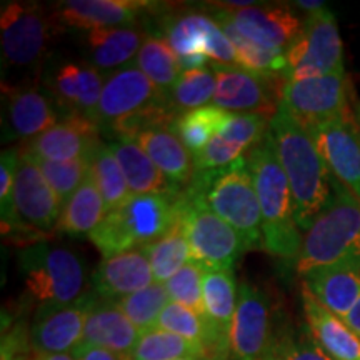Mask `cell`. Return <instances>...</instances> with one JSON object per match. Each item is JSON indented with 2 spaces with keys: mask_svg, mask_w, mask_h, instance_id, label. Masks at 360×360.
<instances>
[{
  "mask_svg": "<svg viewBox=\"0 0 360 360\" xmlns=\"http://www.w3.org/2000/svg\"><path fill=\"white\" fill-rule=\"evenodd\" d=\"M269 135L289 180L295 222L305 233L334 195V177L309 130L278 103Z\"/></svg>",
  "mask_w": 360,
  "mask_h": 360,
  "instance_id": "obj_1",
  "label": "cell"
},
{
  "mask_svg": "<svg viewBox=\"0 0 360 360\" xmlns=\"http://www.w3.org/2000/svg\"><path fill=\"white\" fill-rule=\"evenodd\" d=\"M262 212L264 250L281 259L295 260L304 233L295 222L289 180L267 132L265 139L247 155Z\"/></svg>",
  "mask_w": 360,
  "mask_h": 360,
  "instance_id": "obj_2",
  "label": "cell"
},
{
  "mask_svg": "<svg viewBox=\"0 0 360 360\" xmlns=\"http://www.w3.org/2000/svg\"><path fill=\"white\" fill-rule=\"evenodd\" d=\"M182 192L132 195L124 205L107 214L89 238L103 259L143 249L174 229L182 220Z\"/></svg>",
  "mask_w": 360,
  "mask_h": 360,
  "instance_id": "obj_3",
  "label": "cell"
},
{
  "mask_svg": "<svg viewBox=\"0 0 360 360\" xmlns=\"http://www.w3.org/2000/svg\"><path fill=\"white\" fill-rule=\"evenodd\" d=\"M184 193L236 229L245 250H264L262 212L245 157L229 167L195 172Z\"/></svg>",
  "mask_w": 360,
  "mask_h": 360,
  "instance_id": "obj_4",
  "label": "cell"
},
{
  "mask_svg": "<svg viewBox=\"0 0 360 360\" xmlns=\"http://www.w3.org/2000/svg\"><path fill=\"white\" fill-rule=\"evenodd\" d=\"M335 264L360 265V199L334 179V195L304 233L295 270L304 277Z\"/></svg>",
  "mask_w": 360,
  "mask_h": 360,
  "instance_id": "obj_5",
  "label": "cell"
},
{
  "mask_svg": "<svg viewBox=\"0 0 360 360\" xmlns=\"http://www.w3.org/2000/svg\"><path fill=\"white\" fill-rule=\"evenodd\" d=\"M27 292L39 307L77 302L87 294V265L69 247L35 242L19 252Z\"/></svg>",
  "mask_w": 360,
  "mask_h": 360,
  "instance_id": "obj_6",
  "label": "cell"
},
{
  "mask_svg": "<svg viewBox=\"0 0 360 360\" xmlns=\"http://www.w3.org/2000/svg\"><path fill=\"white\" fill-rule=\"evenodd\" d=\"M283 80L345 74L339 25L328 8L309 13L299 37L285 52Z\"/></svg>",
  "mask_w": 360,
  "mask_h": 360,
  "instance_id": "obj_7",
  "label": "cell"
},
{
  "mask_svg": "<svg viewBox=\"0 0 360 360\" xmlns=\"http://www.w3.org/2000/svg\"><path fill=\"white\" fill-rule=\"evenodd\" d=\"M180 224L187 237L192 260L202 265L204 270L233 269L237 259L245 250L236 229L186 193Z\"/></svg>",
  "mask_w": 360,
  "mask_h": 360,
  "instance_id": "obj_8",
  "label": "cell"
},
{
  "mask_svg": "<svg viewBox=\"0 0 360 360\" xmlns=\"http://www.w3.org/2000/svg\"><path fill=\"white\" fill-rule=\"evenodd\" d=\"M350 85L345 74L290 79L282 82L281 105L304 127L347 115Z\"/></svg>",
  "mask_w": 360,
  "mask_h": 360,
  "instance_id": "obj_9",
  "label": "cell"
},
{
  "mask_svg": "<svg viewBox=\"0 0 360 360\" xmlns=\"http://www.w3.org/2000/svg\"><path fill=\"white\" fill-rule=\"evenodd\" d=\"M274 334L276 327L269 295L252 282L242 281L229 335V360H262Z\"/></svg>",
  "mask_w": 360,
  "mask_h": 360,
  "instance_id": "obj_10",
  "label": "cell"
},
{
  "mask_svg": "<svg viewBox=\"0 0 360 360\" xmlns=\"http://www.w3.org/2000/svg\"><path fill=\"white\" fill-rule=\"evenodd\" d=\"M0 32L4 62L27 69L42 60L51 37V22L39 4L8 2L2 7Z\"/></svg>",
  "mask_w": 360,
  "mask_h": 360,
  "instance_id": "obj_11",
  "label": "cell"
},
{
  "mask_svg": "<svg viewBox=\"0 0 360 360\" xmlns=\"http://www.w3.org/2000/svg\"><path fill=\"white\" fill-rule=\"evenodd\" d=\"M164 102H167V97L137 65L129 64L112 72L105 79L97 110V124L101 129L112 132L125 120Z\"/></svg>",
  "mask_w": 360,
  "mask_h": 360,
  "instance_id": "obj_12",
  "label": "cell"
},
{
  "mask_svg": "<svg viewBox=\"0 0 360 360\" xmlns=\"http://www.w3.org/2000/svg\"><path fill=\"white\" fill-rule=\"evenodd\" d=\"M215 74L214 105L231 114H257L272 119L281 103L278 77H269L242 67L212 65Z\"/></svg>",
  "mask_w": 360,
  "mask_h": 360,
  "instance_id": "obj_13",
  "label": "cell"
},
{
  "mask_svg": "<svg viewBox=\"0 0 360 360\" xmlns=\"http://www.w3.org/2000/svg\"><path fill=\"white\" fill-rule=\"evenodd\" d=\"M98 300L89 290L77 302L56 307H39L29 328L34 354H72L82 344L89 314Z\"/></svg>",
  "mask_w": 360,
  "mask_h": 360,
  "instance_id": "obj_14",
  "label": "cell"
},
{
  "mask_svg": "<svg viewBox=\"0 0 360 360\" xmlns=\"http://www.w3.org/2000/svg\"><path fill=\"white\" fill-rule=\"evenodd\" d=\"M305 129L332 177L360 199V130L354 110Z\"/></svg>",
  "mask_w": 360,
  "mask_h": 360,
  "instance_id": "obj_15",
  "label": "cell"
},
{
  "mask_svg": "<svg viewBox=\"0 0 360 360\" xmlns=\"http://www.w3.org/2000/svg\"><path fill=\"white\" fill-rule=\"evenodd\" d=\"M270 119L257 114H231L224 127L199 155L193 157L195 172L217 170L244 159L245 152L254 150L269 132Z\"/></svg>",
  "mask_w": 360,
  "mask_h": 360,
  "instance_id": "obj_16",
  "label": "cell"
},
{
  "mask_svg": "<svg viewBox=\"0 0 360 360\" xmlns=\"http://www.w3.org/2000/svg\"><path fill=\"white\" fill-rule=\"evenodd\" d=\"M13 204L20 227L35 231H52L57 227L62 212V202L45 180L39 167L20 154L13 187Z\"/></svg>",
  "mask_w": 360,
  "mask_h": 360,
  "instance_id": "obj_17",
  "label": "cell"
},
{
  "mask_svg": "<svg viewBox=\"0 0 360 360\" xmlns=\"http://www.w3.org/2000/svg\"><path fill=\"white\" fill-rule=\"evenodd\" d=\"M101 127L84 115H65L44 134L25 142L22 152L56 162L92 159L101 146Z\"/></svg>",
  "mask_w": 360,
  "mask_h": 360,
  "instance_id": "obj_18",
  "label": "cell"
},
{
  "mask_svg": "<svg viewBox=\"0 0 360 360\" xmlns=\"http://www.w3.org/2000/svg\"><path fill=\"white\" fill-rule=\"evenodd\" d=\"M215 6L225 8L245 37H249L272 51L287 52V49L299 37L302 22L289 7L282 6H254L233 8L224 4Z\"/></svg>",
  "mask_w": 360,
  "mask_h": 360,
  "instance_id": "obj_19",
  "label": "cell"
},
{
  "mask_svg": "<svg viewBox=\"0 0 360 360\" xmlns=\"http://www.w3.org/2000/svg\"><path fill=\"white\" fill-rule=\"evenodd\" d=\"M154 7L146 0H67L57 4L56 20L87 32L117 29L134 25L141 13Z\"/></svg>",
  "mask_w": 360,
  "mask_h": 360,
  "instance_id": "obj_20",
  "label": "cell"
},
{
  "mask_svg": "<svg viewBox=\"0 0 360 360\" xmlns=\"http://www.w3.org/2000/svg\"><path fill=\"white\" fill-rule=\"evenodd\" d=\"M90 282L98 299L119 300L155 281L146 249H134L103 259L94 270Z\"/></svg>",
  "mask_w": 360,
  "mask_h": 360,
  "instance_id": "obj_21",
  "label": "cell"
},
{
  "mask_svg": "<svg viewBox=\"0 0 360 360\" xmlns=\"http://www.w3.org/2000/svg\"><path fill=\"white\" fill-rule=\"evenodd\" d=\"M302 282L319 304L340 319H345L360 299V265L335 264L310 270Z\"/></svg>",
  "mask_w": 360,
  "mask_h": 360,
  "instance_id": "obj_22",
  "label": "cell"
},
{
  "mask_svg": "<svg viewBox=\"0 0 360 360\" xmlns=\"http://www.w3.org/2000/svg\"><path fill=\"white\" fill-rule=\"evenodd\" d=\"M141 335V330L129 321L114 300L98 299L89 314L82 344L103 347L130 360V354Z\"/></svg>",
  "mask_w": 360,
  "mask_h": 360,
  "instance_id": "obj_23",
  "label": "cell"
},
{
  "mask_svg": "<svg viewBox=\"0 0 360 360\" xmlns=\"http://www.w3.org/2000/svg\"><path fill=\"white\" fill-rule=\"evenodd\" d=\"M134 141L167 177L174 188L184 192L195 175L193 157L170 127H154L139 132Z\"/></svg>",
  "mask_w": 360,
  "mask_h": 360,
  "instance_id": "obj_24",
  "label": "cell"
},
{
  "mask_svg": "<svg viewBox=\"0 0 360 360\" xmlns=\"http://www.w3.org/2000/svg\"><path fill=\"white\" fill-rule=\"evenodd\" d=\"M302 304L307 327L319 345L334 360H360V337L337 317L321 305L302 287Z\"/></svg>",
  "mask_w": 360,
  "mask_h": 360,
  "instance_id": "obj_25",
  "label": "cell"
},
{
  "mask_svg": "<svg viewBox=\"0 0 360 360\" xmlns=\"http://www.w3.org/2000/svg\"><path fill=\"white\" fill-rule=\"evenodd\" d=\"M7 120L13 137L29 142L57 124V110L39 89L15 87L8 90Z\"/></svg>",
  "mask_w": 360,
  "mask_h": 360,
  "instance_id": "obj_26",
  "label": "cell"
},
{
  "mask_svg": "<svg viewBox=\"0 0 360 360\" xmlns=\"http://www.w3.org/2000/svg\"><path fill=\"white\" fill-rule=\"evenodd\" d=\"M109 147L122 169L132 195L179 193L134 139L115 137L109 142Z\"/></svg>",
  "mask_w": 360,
  "mask_h": 360,
  "instance_id": "obj_27",
  "label": "cell"
},
{
  "mask_svg": "<svg viewBox=\"0 0 360 360\" xmlns=\"http://www.w3.org/2000/svg\"><path fill=\"white\" fill-rule=\"evenodd\" d=\"M147 35L137 25L117 29L90 30L87 32V51L90 65L97 70H119L137 57Z\"/></svg>",
  "mask_w": 360,
  "mask_h": 360,
  "instance_id": "obj_28",
  "label": "cell"
},
{
  "mask_svg": "<svg viewBox=\"0 0 360 360\" xmlns=\"http://www.w3.org/2000/svg\"><path fill=\"white\" fill-rule=\"evenodd\" d=\"M212 17L215 22L222 27V30L231 40L233 49H236L238 67L242 69L255 72L260 75H269V77H278L283 80L285 75L287 62H285V52L272 51V49L264 47L254 40L245 37L233 20L229 15V12L222 7H215Z\"/></svg>",
  "mask_w": 360,
  "mask_h": 360,
  "instance_id": "obj_29",
  "label": "cell"
},
{
  "mask_svg": "<svg viewBox=\"0 0 360 360\" xmlns=\"http://www.w3.org/2000/svg\"><path fill=\"white\" fill-rule=\"evenodd\" d=\"M105 215V204L92 175L89 174L82 186L62 207L56 231L74 237H90Z\"/></svg>",
  "mask_w": 360,
  "mask_h": 360,
  "instance_id": "obj_30",
  "label": "cell"
},
{
  "mask_svg": "<svg viewBox=\"0 0 360 360\" xmlns=\"http://www.w3.org/2000/svg\"><path fill=\"white\" fill-rule=\"evenodd\" d=\"M202 295H204L207 317L229 340L238 302V287L232 269L205 270L202 281Z\"/></svg>",
  "mask_w": 360,
  "mask_h": 360,
  "instance_id": "obj_31",
  "label": "cell"
},
{
  "mask_svg": "<svg viewBox=\"0 0 360 360\" xmlns=\"http://www.w3.org/2000/svg\"><path fill=\"white\" fill-rule=\"evenodd\" d=\"M135 65L141 69L147 79L164 94L165 97L177 82L180 67L175 56L164 35L148 34L143 40L141 51L135 57Z\"/></svg>",
  "mask_w": 360,
  "mask_h": 360,
  "instance_id": "obj_32",
  "label": "cell"
},
{
  "mask_svg": "<svg viewBox=\"0 0 360 360\" xmlns=\"http://www.w3.org/2000/svg\"><path fill=\"white\" fill-rule=\"evenodd\" d=\"M231 112L220 107L205 105L202 109L180 114L170 125V130L177 135L180 142L187 147L192 157H197L212 141V137L224 127Z\"/></svg>",
  "mask_w": 360,
  "mask_h": 360,
  "instance_id": "obj_33",
  "label": "cell"
},
{
  "mask_svg": "<svg viewBox=\"0 0 360 360\" xmlns=\"http://www.w3.org/2000/svg\"><path fill=\"white\" fill-rule=\"evenodd\" d=\"M147 252L148 264H150L154 281L157 283H165L170 281L180 269H184L191 262V249L182 224H177L174 229L160 237L159 240L152 242L150 245L143 247Z\"/></svg>",
  "mask_w": 360,
  "mask_h": 360,
  "instance_id": "obj_34",
  "label": "cell"
},
{
  "mask_svg": "<svg viewBox=\"0 0 360 360\" xmlns=\"http://www.w3.org/2000/svg\"><path fill=\"white\" fill-rule=\"evenodd\" d=\"M90 175L101 192L107 214L119 209L132 197L125 175L112 154L109 143L102 142L96 148L92 155V165H90Z\"/></svg>",
  "mask_w": 360,
  "mask_h": 360,
  "instance_id": "obj_35",
  "label": "cell"
},
{
  "mask_svg": "<svg viewBox=\"0 0 360 360\" xmlns=\"http://www.w3.org/2000/svg\"><path fill=\"white\" fill-rule=\"evenodd\" d=\"M209 15L200 12H187L180 15L165 17L162 22L164 39L167 40L175 56L179 58L197 56H205V32Z\"/></svg>",
  "mask_w": 360,
  "mask_h": 360,
  "instance_id": "obj_36",
  "label": "cell"
},
{
  "mask_svg": "<svg viewBox=\"0 0 360 360\" xmlns=\"http://www.w3.org/2000/svg\"><path fill=\"white\" fill-rule=\"evenodd\" d=\"M215 74L214 69H202L180 72L177 82L169 92L167 102L175 114L197 110L214 101Z\"/></svg>",
  "mask_w": 360,
  "mask_h": 360,
  "instance_id": "obj_37",
  "label": "cell"
},
{
  "mask_svg": "<svg viewBox=\"0 0 360 360\" xmlns=\"http://www.w3.org/2000/svg\"><path fill=\"white\" fill-rule=\"evenodd\" d=\"M209 352L202 345L167 330L146 332L135 345L130 360H177L187 357H204Z\"/></svg>",
  "mask_w": 360,
  "mask_h": 360,
  "instance_id": "obj_38",
  "label": "cell"
},
{
  "mask_svg": "<svg viewBox=\"0 0 360 360\" xmlns=\"http://www.w3.org/2000/svg\"><path fill=\"white\" fill-rule=\"evenodd\" d=\"M20 154L24 159L30 160L35 167H39L40 172L51 184L53 192L57 193V197L62 202V207L67 200L74 195V192L82 186L85 179L90 174V165H92V159H79V160H70V162H56L42 159V157L25 154L20 150Z\"/></svg>",
  "mask_w": 360,
  "mask_h": 360,
  "instance_id": "obj_39",
  "label": "cell"
},
{
  "mask_svg": "<svg viewBox=\"0 0 360 360\" xmlns=\"http://www.w3.org/2000/svg\"><path fill=\"white\" fill-rule=\"evenodd\" d=\"M129 321L141 330V334L154 330L162 310L170 302L169 292L164 283L154 282L146 289L134 292L122 299L114 300Z\"/></svg>",
  "mask_w": 360,
  "mask_h": 360,
  "instance_id": "obj_40",
  "label": "cell"
},
{
  "mask_svg": "<svg viewBox=\"0 0 360 360\" xmlns=\"http://www.w3.org/2000/svg\"><path fill=\"white\" fill-rule=\"evenodd\" d=\"M262 360H334L310 334L309 327L302 332L292 328H276L272 344Z\"/></svg>",
  "mask_w": 360,
  "mask_h": 360,
  "instance_id": "obj_41",
  "label": "cell"
},
{
  "mask_svg": "<svg viewBox=\"0 0 360 360\" xmlns=\"http://www.w3.org/2000/svg\"><path fill=\"white\" fill-rule=\"evenodd\" d=\"M204 272V267L193 262V260H191L184 269H180L170 281L164 283L169 292L170 302H177L207 317L204 309V295H202Z\"/></svg>",
  "mask_w": 360,
  "mask_h": 360,
  "instance_id": "obj_42",
  "label": "cell"
},
{
  "mask_svg": "<svg viewBox=\"0 0 360 360\" xmlns=\"http://www.w3.org/2000/svg\"><path fill=\"white\" fill-rule=\"evenodd\" d=\"M20 148H7L0 157V214H2V231L7 236L22 232L13 204V187H15L17 170L20 164Z\"/></svg>",
  "mask_w": 360,
  "mask_h": 360,
  "instance_id": "obj_43",
  "label": "cell"
},
{
  "mask_svg": "<svg viewBox=\"0 0 360 360\" xmlns=\"http://www.w3.org/2000/svg\"><path fill=\"white\" fill-rule=\"evenodd\" d=\"M51 92L62 110L74 115L79 112L80 96V65L65 62L56 70L51 80Z\"/></svg>",
  "mask_w": 360,
  "mask_h": 360,
  "instance_id": "obj_44",
  "label": "cell"
},
{
  "mask_svg": "<svg viewBox=\"0 0 360 360\" xmlns=\"http://www.w3.org/2000/svg\"><path fill=\"white\" fill-rule=\"evenodd\" d=\"M105 85L101 70L90 64L80 65V96H79V115L97 124V110L101 103L102 90ZM98 125V124H97Z\"/></svg>",
  "mask_w": 360,
  "mask_h": 360,
  "instance_id": "obj_45",
  "label": "cell"
},
{
  "mask_svg": "<svg viewBox=\"0 0 360 360\" xmlns=\"http://www.w3.org/2000/svg\"><path fill=\"white\" fill-rule=\"evenodd\" d=\"M29 332L22 322L4 328L2 344H0V360H32Z\"/></svg>",
  "mask_w": 360,
  "mask_h": 360,
  "instance_id": "obj_46",
  "label": "cell"
},
{
  "mask_svg": "<svg viewBox=\"0 0 360 360\" xmlns=\"http://www.w3.org/2000/svg\"><path fill=\"white\" fill-rule=\"evenodd\" d=\"M75 360H125L119 355L110 352V350L103 349V347H97V345H90V344H80L77 349L72 352Z\"/></svg>",
  "mask_w": 360,
  "mask_h": 360,
  "instance_id": "obj_47",
  "label": "cell"
},
{
  "mask_svg": "<svg viewBox=\"0 0 360 360\" xmlns=\"http://www.w3.org/2000/svg\"><path fill=\"white\" fill-rule=\"evenodd\" d=\"M344 321L350 328H352L355 334L360 337V299L357 300V302H355L352 310H350V312L345 315Z\"/></svg>",
  "mask_w": 360,
  "mask_h": 360,
  "instance_id": "obj_48",
  "label": "cell"
},
{
  "mask_svg": "<svg viewBox=\"0 0 360 360\" xmlns=\"http://www.w3.org/2000/svg\"><path fill=\"white\" fill-rule=\"evenodd\" d=\"M32 360H75L72 354H35L32 352Z\"/></svg>",
  "mask_w": 360,
  "mask_h": 360,
  "instance_id": "obj_49",
  "label": "cell"
},
{
  "mask_svg": "<svg viewBox=\"0 0 360 360\" xmlns=\"http://www.w3.org/2000/svg\"><path fill=\"white\" fill-rule=\"evenodd\" d=\"M297 6L300 8H304V11H309V13L312 12H317L321 11V8L326 7V4L323 2H305V0H300V2H297Z\"/></svg>",
  "mask_w": 360,
  "mask_h": 360,
  "instance_id": "obj_50",
  "label": "cell"
},
{
  "mask_svg": "<svg viewBox=\"0 0 360 360\" xmlns=\"http://www.w3.org/2000/svg\"><path fill=\"white\" fill-rule=\"evenodd\" d=\"M352 107H354V114H355V119H357L359 130H360V98L357 97L352 98Z\"/></svg>",
  "mask_w": 360,
  "mask_h": 360,
  "instance_id": "obj_51",
  "label": "cell"
},
{
  "mask_svg": "<svg viewBox=\"0 0 360 360\" xmlns=\"http://www.w3.org/2000/svg\"><path fill=\"white\" fill-rule=\"evenodd\" d=\"M177 360H217L210 355H204V357H187V359H177Z\"/></svg>",
  "mask_w": 360,
  "mask_h": 360,
  "instance_id": "obj_52",
  "label": "cell"
}]
</instances>
